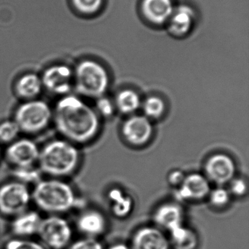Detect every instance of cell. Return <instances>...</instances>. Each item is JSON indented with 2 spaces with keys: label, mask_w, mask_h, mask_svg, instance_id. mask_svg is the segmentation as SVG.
<instances>
[{
  "label": "cell",
  "mask_w": 249,
  "mask_h": 249,
  "mask_svg": "<svg viewBox=\"0 0 249 249\" xmlns=\"http://www.w3.org/2000/svg\"><path fill=\"white\" fill-rule=\"evenodd\" d=\"M53 122L62 139L74 143L84 144L97 135L100 126L99 118L77 95L60 97L53 109Z\"/></svg>",
  "instance_id": "obj_1"
},
{
  "label": "cell",
  "mask_w": 249,
  "mask_h": 249,
  "mask_svg": "<svg viewBox=\"0 0 249 249\" xmlns=\"http://www.w3.org/2000/svg\"><path fill=\"white\" fill-rule=\"evenodd\" d=\"M80 161L77 145L61 138L53 139L40 148L37 165L42 174L64 179L76 172Z\"/></svg>",
  "instance_id": "obj_2"
},
{
  "label": "cell",
  "mask_w": 249,
  "mask_h": 249,
  "mask_svg": "<svg viewBox=\"0 0 249 249\" xmlns=\"http://www.w3.org/2000/svg\"><path fill=\"white\" fill-rule=\"evenodd\" d=\"M32 201L49 215H61L73 210L78 205V198L73 187L61 178L41 179L34 185Z\"/></svg>",
  "instance_id": "obj_3"
},
{
  "label": "cell",
  "mask_w": 249,
  "mask_h": 249,
  "mask_svg": "<svg viewBox=\"0 0 249 249\" xmlns=\"http://www.w3.org/2000/svg\"><path fill=\"white\" fill-rule=\"evenodd\" d=\"M110 78L105 67L93 60H83L73 70V88L77 94L98 99L106 93Z\"/></svg>",
  "instance_id": "obj_4"
},
{
  "label": "cell",
  "mask_w": 249,
  "mask_h": 249,
  "mask_svg": "<svg viewBox=\"0 0 249 249\" xmlns=\"http://www.w3.org/2000/svg\"><path fill=\"white\" fill-rule=\"evenodd\" d=\"M13 121L21 133L38 134L44 131L53 121V109L40 99L23 102L16 108Z\"/></svg>",
  "instance_id": "obj_5"
},
{
  "label": "cell",
  "mask_w": 249,
  "mask_h": 249,
  "mask_svg": "<svg viewBox=\"0 0 249 249\" xmlns=\"http://www.w3.org/2000/svg\"><path fill=\"white\" fill-rule=\"evenodd\" d=\"M37 235L48 249H66L71 244L73 231L61 215H49L42 218Z\"/></svg>",
  "instance_id": "obj_6"
},
{
  "label": "cell",
  "mask_w": 249,
  "mask_h": 249,
  "mask_svg": "<svg viewBox=\"0 0 249 249\" xmlns=\"http://www.w3.org/2000/svg\"><path fill=\"white\" fill-rule=\"evenodd\" d=\"M32 202L29 186L19 181H11L0 186V213L14 216L28 210Z\"/></svg>",
  "instance_id": "obj_7"
},
{
  "label": "cell",
  "mask_w": 249,
  "mask_h": 249,
  "mask_svg": "<svg viewBox=\"0 0 249 249\" xmlns=\"http://www.w3.org/2000/svg\"><path fill=\"white\" fill-rule=\"evenodd\" d=\"M43 90L54 96L70 94L73 89V70L65 64H55L44 70L42 75Z\"/></svg>",
  "instance_id": "obj_8"
},
{
  "label": "cell",
  "mask_w": 249,
  "mask_h": 249,
  "mask_svg": "<svg viewBox=\"0 0 249 249\" xmlns=\"http://www.w3.org/2000/svg\"><path fill=\"white\" fill-rule=\"evenodd\" d=\"M40 148L29 138L16 139L7 145L5 158L14 168L36 166Z\"/></svg>",
  "instance_id": "obj_9"
},
{
  "label": "cell",
  "mask_w": 249,
  "mask_h": 249,
  "mask_svg": "<svg viewBox=\"0 0 249 249\" xmlns=\"http://www.w3.org/2000/svg\"><path fill=\"white\" fill-rule=\"evenodd\" d=\"M205 171L209 181L222 185L233 179L236 172V165L228 155L215 154L208 160Z\"/></svg>",
  "instance_id": "obj_10"
},
{
  "label": "cell",
  "mask_w": 249,
  "mask_h": 249,
  "mask_svg": "<svg viewBox=\"0 0 249 249\" xmlns=\"http://www.w3.org/2000/svg\"><path fill=\"white\" fill-rule=\"evenodd\" d=\"M153 125L143 115H133L123 124L121 133L125 140L133 146L146 144L152 139Z\"/></svg>",
  "instance_id": "obj_11"
},
{
  "label": "cell",
  "mask_w": 249,
  "mask_h": 249,
  "mask_svg": "<svg viewBox=\"0 0 249 249\" xmlns=\"http://www.w3.org/2000/svg\"><path fill=\"white\" fill-rule=\"evenodd\" d=\"M131 249H171L169 238L156 226L139 228L132 238Z\"/></svg>",
  "instance_id": "obj_12"
},
{
  "label": "cell",
  "mask_w": 249,
  "mask_h": 249,
  "mask_svg": "<svg viewBox=\"0 0 249 249\" xmlns=\"http://www.w3.org/2000/svg\"><path fill=\"white\" fill-rule=\"evenodd\" d=\"M211 192L209 179L200 174H192L185 177L184 181L175 193L180 201H197L206 198Z\"/></svg>",
  "instance_id": "obj_13"
},
{
  "label": "cell",
  "mask_w": 249,
  "mask_h": 249,
  "mask_svg": "<svg viewBox=\"0 0 249 249\" xmlns=\"http://www.w3.org/2000/svg\"><path fill=\"white\" fill-rule=\"evenodd\" d=\"M153 218L156 227L170 232L184 225V211L178 203H163L155 210Z\"/></svg>",
  "instance_id": "obj_14"
},
{
  "label": "cell",
  "mask_w": 249,
  "mask_h": 249,
  "mask_svg": "<svg viewBox=\"0 0 249 249\" xmlns=\"http://www.w3.org/2000/svg\"><path fill=\"white\" fill-rule=\"evenodd\" d=\"M107 220L101 212L96 210H87L79 215L76 221L78 232L86 238H96L103 235L107 230Z\"/></svg>",
  "instance_id": "obj_15"
},
{
  "label": "cell",
  "mask_w": 249,
  "mask_h": 249,
  "mask_svg": "<svg viewBox=\"0 0 249 249\" xmlns=\"http://www.w3.org/2000/svg\"><path fill=\"white\" fill-rule=\"evenodd\" d=\"M42 217L36 211L26 210L14 216L10 229L14 238H29L37 235Z\"/></svg>",
  "instance_id": "obj_16"
},
{
  "label": "cell",
  "mask_w": 249,
  "mask_h": 249,
  "mask_svg": "<svg viewBox=\"0 0 249 249\" xmlns=\"http://www.w3.org/2000/svg\"><path fill=\"white\" fill-rule=\"evenodd\" d=\"M43 90L41 77L35 73L22 74L15 82L14 92L23 102L38 99Z\"/></svg>",
  "instance_id": "obj_17"
},
{
  "label": "cell",
  "mask_w": 249,
  "mask_h": 249,
  "mask_svg": "<svg viewBox=\"0 0 249 249\" xmlns=\"http://www.w3.org/2000/svg\"><path fill=\"white\" fill-rule=\"evenodd\" d=\"M174 8L171 0H143L142 10L151 22L162 24L169 20Z\"/></svg>",
  "instance_id": "obj_18"
},
{
  "label": "cell",
  "mask_w": 249,
  "mask_h": 249,
  "mask_svg": "<svg viewBox=\"0 0 249 249\" xmlns=\"http://www.w3.org/2000/svg\"><path fill=\"white\" fill-rule=\"evenodd\" d=\"M194 10L190 6L180 5L174 8L173 13L170 18V29L176 35H184L191 29L194 23Z\"/></svg>",
  "instance_id": "obj_19"
},
{
  "label": "cell",
  "mask_w": 249,
  "mask_h": 249,
  "mask_svg": "<svg viewBox=\"0 0 249 249\" xmlns=\"http://www.w3.org/2000/svg\"><path fill=\"white\" fill-rule=\"evenodd\" d=\"M169 241L174 249H196L199 238L195 231L183 225L170 231Z\"/></svg>",
  "instance_id": "obj_20"
},
{
  "label": "cell",
  "mask_w": 249,
  "mask_h": 249,
  "mask_svg": "<svg viewBox=\"0 0 249 249\" xmlns=\"http://www.w3.org/2000/svg\"><path fill=\"white\" fill-rule=\"evenodd\" d=\"M108 198L111 203V210L116 217H127L133 210V198L124 193L121 189L114 188L108 193Z\"/></svg>",
  "instance_id": "obj_21"
},
{
  "label": "cell",
  "mask_w": 249,
  "mask_h": 249,
  "mask_svg": "<svg viewBox=\"0 0 249 249\" xmlns=\"http://www.w3.org/2000/svg\"><path fill=\"white\" fill-rule=\"evenodd\" d=\"M115 109L124 115L134 113L141 106V100L137 92L124 89L117 94L114 102Z\"/></svg>",
  "instance_id": "obj_22"
},
{
  "label": "cell",
  "mask_w": 249,
  "mask_h": 249,
  "mask_svg": "<svg viewBox=\"0 0 249 249\" xmlns=\"http://www.w3.org/2000/svg\"><path fill=\"white\" fill-rule=\"evenodd\" d=\"M143 110L145 114L144 116L148 119L157 120L165 113L166 105L163 99L159 96H149L143 102Z\"/></svg>",
  "instance_id": "obj_23"
},
{
  "label": "cell",
  "mask_w": 249,
  "mask_h": 249,
  "mask_svg": "<svg viewBox=\"0 0 249 249\" xmlns=\"http://www.w3.org/2000/svg\"><path fill=\"white\" fill-rule=\"evenodd\" d=\"M16 181L29 186V184H36L40 181L42 173L36 166L26 167V168H14L13 172Z\"/></svg>",
  "instance_id": "obj_24"
},
{
  "label": "cell",
  "mask_w": 249,
  "mask_h": 249,
  "mask_svg": "<svg viewBox=\"0 0 249 249\" xmlns=\"http://www.w3.org/2000/svg\"><path fill=\"white\" fill-rule=\"evenodd\" d=\"M21 133L13 120H7L0 123V144L9 145L19 139Z\"/></svg>",
  "instance_id": "obj_25"
},
{
  "label": "cell",
  "mask_w": 249,
  "mask_h": 249,
  "mask_svg": "<svg viewBox=\"0 0 249 249\" xmlns=\"http://www.w3.org/2000/svg\"><path fill=\"white\" fill-rule=\"evenodd\" d=\"M4 249H48L41 243L32 241L29 238H14L9 240Z\"/></svg>",
  "instance_id": "obj_26"
},
{
  "label": "cell",
  "mask_w": 249,
  "mask_h": 249,
  "mask_svg": "<svg viewBox=\"0 0 249 249\" xmlns=\"http://www.w3.org/2000/svg\"><path fill=\"white\" fill-rule=\"evenodd\" d=\"M230 193L229 190L224 187H217L213 190H211L209 193V199L212 206L216 208H224L230 203Z\"/></svg>",
  "instance_id": "obj_27"
},
{
  "label": "cell",
  "mask_w": 249,
  "mask_h": 249,
  "mask_svg": "<svg viewBox=\"0 0 249 249\" xmlns=\"http://www.w3.org/2000/svg\"><path fill=\"white\" fill-rule=\"evenodd\" d=\"M102 1L103 0H73L76 8L85 14L96 13L102 6Z\"/></svg>",
  "instance_id": "obj_28"
},
{
  "label": "cell",
  "mask_w": 249,
  "mask_h": 249,
  "mask_svg": "<svg viewBox=\"0 0 249 249\" xmlns=\"http://www.w3.org/2000/svg\"><path fill=\"white\" fill-rule=\"evenodd\" d=\"M115 109V105L111 99L104 96L98 98L95 109L98 115H102L105 118H110L114 115Z\"/></svg>",
  "instance_id": "obj_29"
},
{
  "label": "cell",
  "mask_w": 249,
  "mask_h": 249,
  "mask_svg": "<svg viewBox=\"0 0 249 249\" xmlns=\"http://www.w3.org/2000/svg\"><path fill=\"white\" fill-rule=\"evenodd\" d=\"M66 249H104V247L96 238L85 237L70 244Z\"/></svg>",
  "instance_id": "obj_30"
},
{
  "label": "cell",
  "mask_w": 249,
  "mask_h": 249,
  "mask_svg": "<svg viewBox=\"0 0 249 249\" xmlns=\"http://www.w3.org/2000/svg\"><path fill=\"white\" fill-rule=\"evenodd\" d=\"M248 187L247 182L242 178H236L231 181L230 194L234 195L237 197H243L247 194Z\"/></svg>",
  "instance_id": "obj_31"
},
{
  "label": "cell",
  "mask_w": 249,
  "mask_h": 249,
  "mask_svg": "<svg viewBox=\"0 0 249 249\" xmlns=\"http://www.w3.org/2000/svg\"><path fill=\"white\" fill-rule=\"evenodd\" d=\"M185 178V175L184 173L179 170H175L169 174L168 181L172 185L180 186L182 184Z\"/></svg>",
  "instance_id": "obj_32"
},
{
  "label": "cell",
  "mask_w": 249,
  "mask_h": 249,
  "mask_svg": "<svg viewBox=\"0 0 249 249\" xmlns=\"http://www.w3.org/2000/svg\"><path fill=\"white\" fill-rule=\"evenodd\" d=\"M108 249H131V247L124 243H116L111 245Z\"/></svg>",
  "instance_id": "obj_33"
},
{
  "label": "cell",
  "mask_w": 249,
  "mask_h": 249,
  "mask_svg": "<svg viewBox=\"0 0 249 249\" xmlns=\"http://www.w3.org/2000/svg\"><path fill=\"white\" fill-rule=\"evenodd\" d=\"M1 145V144H0ZM0 155H1V146H0Z\"/></svg>",
  "instance_id": "obj_34"
}]
</instances>
